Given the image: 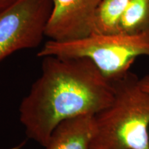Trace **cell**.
Masks as SVG:
<instances>
[{
	"mask_svg": "<svg viewBox=\"0 0 149 149\" xmlns=\"http://www.w3.org/2000/svg\"><path fill=\"white\" fill-rule=\"evenodd\" d=\"M16 0H0V13L13 4Z\"/></svg>",
	"mask_w": 149,
	"mask_h": 149,
	"instance_id": "obj_10",
	"label": "cell"
},
{
	"mask_svg": "<svg viewBox=\"0 0 149 149\" xmlns=\"http://www.w3.org/2000/svg\"><path fill=\"white\" fill-rule=\"evenodd\" d=\"M94 132V116H83L66 121L55 128L44 148L91 149Z\"/></svg>",
	"mask_w": 149,
	"mask_h": 149,
	"instance_id": "obj_6",
	"label": "cell"
},
{
	"mask_svg": "<svg viewBox=\"0 0 149 149\" xmlns=\"http://www.w3.org/2000/svg\"><path fill=\"white\" fill-rule=\"evenodd\" d=\"M128 72L111 81V104L94 116L91 149H149V92Z\"/></svg>",
	"mask_w": 149,
	"mask_h": 149,
	"instance_id": "obj_2",
	"label": "cell"
},
{
	"mask_svg": "<svg viewBox=\"0 0 149 149\" xmlns=\"http://www.w3.org/2000/svg\"><path fill=\"white\" fill-rule=\"evenodd\" d=\"M149 31V0H130L120 24V33L139 34Z\"/></svg>",
	"mask_w": 149,
	"mask_h": 149,
	"instance_id": "obj_8",
	"label": "cell"
},
{
	"mask_svg": "<svg viewBox=\"0 0 149 149\" xmlns=\"http://www.w3.org/2000/svg\"><path fill=\"white\" fill-rule=\"evenodd\" d=\"M42 72L19 106V121L29 139L45 146L61 123L95 116L114 97L111 81L86 58L46 56Z\"/></svg>",
	"mask_w": 149,
	"mask_h": 149,
	"instance_id": "obj_1",
	"label": "cell"
},
{
	"mask_svg": "<svg viewBox=\"0 0 149 149\" xmlns=\"http://www.w3.org/2000/svg\"><path fill=\"white\" fill-rule=\"evenodd\" d=\"M37 56L88 59L112 81L129 72L137 57H149V31L134 35L92 34L69 42L48 40Z\"/></svg>",
	"mask_w": 149,
	"mask_h": 149,
	"instance_id": "obj_3",
	"label": "cell"
},
{
	"mask_svg": "<svg viewBox=\"0 0 149 149\" xmlns=\"http://www.w3.org/2000/svg\"><path fill=\"white\" fill-rule=\"evenodd\" d=\"M139 83L143 90L149 92V74L144 76L139 80Z\"/></svg>",
	"mask_w": 149,
	"mask_h": 149,
	"instance_id": "obj_9",
	"label": "cell"
},
{
	"mask_svg": "<svg viewBox=\"0 0 149 149\" xmlns=\"http://www.w3.org/2000/svg\"><path fill=\"white\" fill-rule=\"evenodd\" d=\"M102 0H52L45 36L55 42H69L93 34L96 9Z\"/></svg>",
	"mask_w": 149,
	"mask_h": 149,
	"instance_id": "obj_5",
	"label": "cell"
},
{
	"mask_svg": "<svg viewBox=\"0 0 149 149\" xmlns=\"http://www.w3.org/2000/svg\"><path fill=\"white\" fill-rule=\"evenodd\" d=\"M130 0H102L96 9L93 34L120 33V24Z\"/></svg>",
	"mask_w": 149,
	"mask_h": 149,
	"instance_id": "obj_7",
	"label": "cell"
},
{
	"mask_svg": "<svg viewBox=\"0 0 149 149\" xmlns=\"http://www.w3.org/2000/svg\"><path fill=\"white\" fill-rule=\"evenodd\" d=\"M52 7V0H16L0 13V61L40 45Z\"/></svg>",
	"mask_w": 149,
	"mask_h": 149,
	"instance_id": "obj_4",
	"label": "cell"
}]
</instances>
